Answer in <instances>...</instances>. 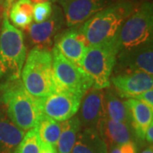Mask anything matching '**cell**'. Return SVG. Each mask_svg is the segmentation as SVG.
<instances>
[{"label":"cell","mask_w":153,"mask_h":153,"mask_svg":"<svg viewBox=\"0 0 153 153\" xmlns=\"http://www.w3.org/2000/svg\"><path fill=\"white\" fill-rule=\"evenodd\" d=\"M0 10H1V8H0ZM2 10H3V9H2Z\"/></svg>","instance_id":"obj_37"},{"label":"cell","mask_w":153,"mask_h":153,"mask_svg":"<svg viewBox=\"0 0 153 153\" xmlns=\"http://www.w3.org/2000/svg\"><path fill=\"white\" fill-rule=\"evenodd\" d=\"M8 16L10 17L9 20H10L14 27L25 30L31 25L33 20V17L28 16L26 14L17 10L13 7H10L8 11Z\"/></svg>","instance_id":"obj_23"},{"label":"cell","mask_w":153,"mask_h":153,"mask_svg":"<svg viewBox=\"0 0 153 153\" xmlns=\"http://www.w3.org/2000/svg\"><path fill=\"white\" fill-rule=\"evenodd\" d=\"M145 139H146L148 143H150L151 145H152L153 141V123L151 125L148 127L146 133V137Z\"/></svg>","instance_id":"obj_29"},{"label":"cell","mask_w":153,"mask_h":153,"mask_svg":"<svg viewBox=\"0 0 153 153\" xmlns=\"http://www.w3.org/2000/svg\"><path fill=\"white\" fill-rule=\"evenodd\" d=\"M140 153H153V149H152V145L149 146L147 147L146 148L143 152H141Z\"/></svg>","instance_id":"obj_31"},{"label":"cell","mask_w":153,"mask_h":153,"mask_svg":"<svg viewBox=\"0 0 153 153\" xmlns=\"http://www.w3.org/2000/svg\"><path fill=\"white\" fill-rule=\"evenodd\" d=\"M40 145L37 132L32 128L25 134L15 153H39Z\"/></svg>","instance_id":"obj_22"},{"label":"cell","mask_w":153,"mask_h":153,"mask_svg":"<svg viewBox=\"0 0 153 153\" xmlns=\"http://www.w3.org/2000/svg\"><path fill=\"white\" fill-rule=\"evenodd\" d=\"M26 57L24 34L11 24L4 10L0 30V86L21 78Z\"/></svg>","instance_id":"obj_3"},{"label":"cell","mask_w":153,"mask_h":153,"mask_svg":"<svg viewBox=\"0 0 153 153\" xmlns=\"http://www.w3.org/2000/svg\"><path fill=\"white\" fill-rule=\"evenodd\" d=\"M50 1H56V0H50Z\"/></svg>","instance_id":"obj_36"},{"label":"cell","mask_w":153,"mask_h":153,"mask_svg":"<svg viewBox=\"0 0 153 153\" xmlns=\"http://www.w3.org/2000/svg\"><path fill=\"white\" fill-rule=\"evenodd\" d=\"M55 92H69L83 96L93 86V81L82 67L67 60L55 46L52 49Z\"/></svg>","instance_id":"obj_6"},{"label":"cell","mask_w":153,"mask_h":153,"mask_svg":"<svg viewBox=\"0 0 153 153\" xmlns=\"http://www.w3.org/2000/svg\"><path fill=\"white\" fill-rule=\"evenodd\" d=\"M111 0H60L66 26H79L109 5Z\"/></svg>","instance_id":"obj_12"},{"label":"cell","mask_w":153,"mask_h":153,"mask_svg":"<svg viewBox=\"0 0 153 153\" xmlns=\"http://www.w3.org/2000/svg\"><path fill=\"white\" fill-rule=\"evenodd\" d=\"M6 5V0H0V8L3 9L4 10H5Z\"/></svg>","instance_id":"obj_33"},{"label":"cell","mask_w":153,"mask_h":153,"mask_svg":"<svg viewBox=\"0 0 153 153\" xmlns=\"http://www.w3.org/2000/svg\"><path fill=\"white\" fill-rule=\"evenodd\" d=\"M82 96L69 92H54L41 98L43 114L58 122L68 120L80 108Z\"/></svg>","instance_id":"obj_8"},{"label":"cell","mask_w":153,"mask_h":153,"mask_svg":"<svg viewBox=\"0 0 153 153\" xmlns=\"http://www.w3.org/2000/svg\"><path fill=\"white\" fill-rule=\"evenodd\" d=\"M33 4H42V3H46V2H49V0H30Z\"/></svg>","instance_id":"obj_32"},{"label":"cell","mask_w":153,"mask_h":153,"mask_svg":"<svg viewBox=\"0 0 153 153\" xmlns=\"http://www.w3.org/2000/svg\"><path fill=\"white\" fill-rule=\"evenodd\" d=\"M0 30H1V18H0Z\"/></svg>","instance_id":"obj_34"},{"label":"cell","mask_w":153,"mask_h":153,"mask_svg":"<svg viewBox=\"0 0 153 153\" xmlns=\"http://www.w3.org/2000/svg\"><path fill=\"white\" fill-rule=\"evenodd\" d=\"M61 131L56 149L59 153H71L76 142V136L80 131L81 123L77 117H72L68 120L60 123Z\"/></svg>","instance_id":"obj_20"},{"label":"cell","mask_w":153,"mask_h":153,"mask_svg":"<svg viewBox=\"0 0 153 153\" xmlns=\"http://www.w3.org/2000/svg\"><path fill=\"white\" fill-rule=\"evenodd\" d=\"M108 153H137L136 145L133 141H129L122 145L113 146L110 147Z\"/></svg>","instance_id":"obj_26"},{"label":"cell","mask_w":153,"mask_h":153,"mask_svg":"<svg viewBox=\"0 0 153 153\" xmlns=\"http://www.w3.org/2000/svg\"><path fill=\"white\" fill-rule=\"evenodd\" d=\"M107 148L132 141L129 124L111 120L105 117L96 127Z\"/></svg>","instance_id":"obj_15"},{"label":"cell","mask_w":153,"mask_h":153,"mask_svg":"<svg viewBox=\"0 0 153 153\" xmlns=\"http://www.w3.org/2000/svg\"><path fill=\"white\" fill-rule=\"evenodd\" d=\"M71 153H108V148L96 128H84L78 132Z\"/></svg>","instance_id":"obj_18"},{"label":"cell","mask_w":153,"mask_h":153,"mask_svg":"<svg viewBox=\"0 0 153 153\" xmlns=\"http://www.w3.org/2000/svg\"><path fill=\"white\" fill-rule=\"evenodd\" d=\"M33 4L30 0H17L11 4L10 7L26 14L28 16L33 17Z\"/></svg>","instance_id":"obj_25"},{"label":"cell","mask_w":153,"mask_h":153,"mask_svg":"<svg viewBox=\"0 0 153 153\" xmlns=\"http://www.w3.org/2000/svg\"><path fill=\"white\" fill-rule=\"evenodd\" d=\"M133 99L141 101L146 105H147L148 106L153 108V88L146 90L140 94H137Z\"/></svg>","instance_id":"obj_27"},{"label":"cell","mask_w":153,"mask_h":153,"mask_svg":"<svg viewBox=\"0 0 153 153\" xmlns=\"http://www.w3.org/2000/svg\"><path fill=\"white\" fill-rule=\"evenodd\" d=\"M0 94L11 122L24 132L33 128L43 115L41 98L28 93L20 79L0 86Z\"/></svg>","instance_id":"obj_2"},{"label":"cell","mask_w":153,"mask_h":153,"mask_svg":"<svg viewBox=\"0 0 153 153\" xmlns=\"http://www.w3.org/2000/svg\"><path fill=\"white\" fill-rule=\"evenodd\" d=\"M52 11L53 6L50 2L37 4L33 6V18L36 23H41L49 19L52 14Z\"/></svg>","instance_id":"obj_24"},{"label":"cell","mask_w":153,"mask_h":153,"mask_svg":"<svg viewBox=\"0 0 153 153\" xmlns=\"http://www.w3.org/2000/svg\"><path fill=\"white\" fill-rule=\"evenodd\" d=\"M25 134L0 110V153H15Z\"/></svg>","instance_id":"obj_17"},{"label":"cell","mask_w":153,"mask_h":153,"mask_svg":"<svg viewBox=\"0 0 153 153\" xmlns=\"http://www.w3.org/2000/svg\"><path fill=\"white\" fill-rule=\"evenodd\" d=\"M110 82H112L120 98H134L153 87L152 75L140 71L117 73L111 76Z\"/></svg>","instance_id":"obj_11"},{"label":"cell","mask_w":153,"mask_h":153,"mask_svg":"<svg viewBox=\"0 0 153 153\" xmlns=\"http://www.w3.org/2000/svg\"><path fill=\"white\" fill-rule=\"evenodd\" d=\"M117 53L115 44L88 46L82 61V68L92 79L94 88L104 89L110 87Z\"/></svg>","instance_id":"obj_7"},{"label":"cell","mask_w":153,"mask_h":153,"mask_svg":"<svg viewBox=\"0 0 153 153\" xmlns=\"http://www.w3.org/2000/svg\"><path fill=\"white\" fill-rule=\"evenodd\" d=\"M22 77L25 88L34 97L44 98L54 93L51 52L37 48L32 49L25 60Z\"/></svg>","instance_id":"obj_4"},{"label":"cell","mask_w":153,"mask_h":153,"mask_svg":"<svg viewBox=\"0 0 153 153\" xmlns=\"http://www.w3.org/2000/svg\"><path fill=\"white\" fill-rule=\"evenodd\" d=\"M0 18H1V16H0Z\"/></svg>","instance_id":"obj_38"},{"label":"cell","mask_w":153,"mask_h":153,"mask_svg":"<svg viewBox=\"0 0 153 153\" xmlns=\"http://www.w3.org/2000/svg\"><path fill=\"white\" fill-rule=\"evenodd\" d=\"M64 15L59 6L53 7L52 14L49 19L41 23H34L28 27V36L35 48L48 50L64 24Z\"/></svg>","instance_id":"obj_9"},{"label":"cell","mask_w":153,"mask_h":153,"mask_svg":"<svg viewBox=\"0 0 153 153\" xmlns=\"http://www.w3.org/2000/svg\"><path fill=\"white\" fill-rule=\"evenodd\" d=\"M104 105L106 117L111 120L129 124L130 115L125 101H123L116 91L107 88L104 92Z\"/></svg>","instance_id":"obj_19"},{"label":"cell","mask_w":153,"mask_h":153,"mask_svg":"<svg viewBox=\"0 0 153 153\" xmlns=\"http://www.w3.org/2000/svg\"><path fill=\"white\" fill-rule=\"evenodd\" d=\"M55 46L67 60L82 67V61L88 45L79 26L60 33L55 38Z\"/></svg>","instance_id":"obj_13"},{"label":"cell","mask_w":153,"mask_h":153,"mask_svg":"<svg viewBox=\"0 0 153 153\" xmlns=\"http://www.w3.org/2000/svg\"><path fill=\"white\" fill-rule=\"evenodd\" d=\"M136 8L131 0H120L88 19L81 27L88 45L115 44L122 25Z\"/></svg>","instance_id":"obj_1"},{"label":"cell","mask_w":153,"mask_h":153,"mask_svg":"<svg viewBox=\"0 0 153 153\" xmlns=\"http://www.w3.org/2000/svg\"><path fill=\"white\" fill-rule=\"evenodd\" d=\"M78 119L84 128H96L98 123L106 117L104 105V91L93 86L82 96Z\"/></svg>","instance_id":"obj_14"},{"label":"cell","mask_w":153,"mask_h":153,"mask_svg":"<svg viewBox=\"0 0 153 153\" xmlns=\"http://www.w3.org/2000/svg\"><path fill=\"white\" fill-rule=\"evenodd\" d=\"M33 128L37 132L40 142L56 146L61 131L60 123L43 114Z\"/></svg>","instance_id":"obj_21"},{"label":"cell","mask_w":153,"mask_h":153,"mask_svg":"<svg viewBox=\"0 0 153 153\" xmlns=\"http://www.w3.org/2000/svg\"><path fill=\"white\" fill-rule=\"evenodd\" d=\"M125 103L129 110L130 123L135 135L144 140L148 127L153 123V108L133 98L127 99Z\"/></svg>","instance_id":"obj_16"},{"label":"cell","mask_w":153,"mask_h":153,"mask_svg":"<svg viewBox=\"0 0 153 153\" xmlns=\"http://www.w3.org/2000/svg\"><path fill=\"white\" fill-rule=\"evenodd\" d=\"M16 0H6V5H5V10L9 11L10 8L11 4L15 2Z\"/></svg>","instance_id":"obj_30"},{"label":"cell","mask_w":153,"mask_h":153,"mask_svg":"<svg viewBox=\"0 0 153 153\" xmlns=\"http://www.w3.org/2000/svg\"><path fill=\"white\" fill-rule=\"evenodd\" d=\"M39 153H57V149H56V146H54L41 143Z\"/></svg>","instance_id":"obj_28"},{"label":"cell","mask_w":153,"mask_h":153,"mask_svg":"<svg viewBox=\"0 0 153 153\" xmlns=\"http://www.w3.org/2000/svg\"><path fill=\"white\" fill-rule=\"evenodd\" d=\"M117 73L123 71H144L153 74L152 44L118 51L116 59Z\"/></svg>","instance_id":"obj_10"},{"label":"cell","mask_w":153,"mask_h":153,"mask_svg":"<svg viewBox=\"0 0 153 153\" xmlns=\"http://www.w3.org/2000/svg\"><path fill=\"white\" fill-rule=\"evenodd\" d=\"M0 100H1V94H0Z\"/></svg>","instance_id":"obj_35"},{"label":"cell","mask_w":153,"mask_h":153,"mask_svg":"<svg viewBox=\"0 0 153 153\" xmlns=\"http://www.w3.org/2000/svg\"><path fill=\"white\" fill-rule=\"evenodd\" d=\"M153 7L151 2H145L123 22L115 44L117 50L135 48L152 44Z\"/></svg>","instance_id":"obj_5"}]
</instances>
